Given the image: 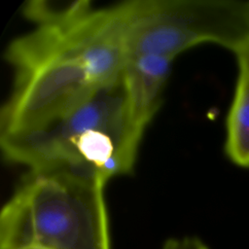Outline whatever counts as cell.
Instances as JSON below:
<instances>
[{"label":"cell","mask_w":249,"mask_h":249,"mask_svg":"<svg viewBox=\"0 0 249 249\" xmlns=\"http://www.w3.org/2000/svg\"><path fill=\"white\" fill-rule=\"evenodd\" d=\"M143 133L130 119L122 74L58 122L0 143L8 161L29 171L67 169L107 183L132 170Z\"/></svg>","instance_id":"1"},{"label":"cell","mask_w":249,"mask_h":249,"mask_svg":"<svg viewBox=\"0 0 249 249\" xmlns=\"http://www.w3.org/2000/svg\"><path fill=\"white\" fill-rule=\"evenodd\" d=\"M106 182L81 172L29 171L0 214V249H111Z\"/></svg>","instance_id":"2"},{"label":"cell","mask_w":249,"mask_h":249,"mask_svg":"<svg viewBox=\"0 0 249 249\" xmlns=\"http://www.w3.org/2000/svg\"><path fill=\"white\" fill-rule=\"evenodd\" d=\"M6 57L15 75L11 94L0 113V137L46 128L101 87L46 26L36 25L14 40Z\"/></svg>","instance_id":"3"},{"label":"cell","mask_w":249,"mask_h":249,"mask_svg":"<svg viewBox=\"0 0 249 249\" xmlns=\"http://www.w3.org/2000/svg\"><path fill=\"white\" fill-rule=\"evenodd\" d=\"M119 8L127 58H174L204 43L234 53L249 39V0H132Z\"/></svg>","instance_id":"4"},{"label":"cell","mask_w":249,"mask_h":249,"mask_svg":"<svg viewBox=\"0 0 249 249\" xmlns=\"http://www.w3.org/2000/svg\"><path fill=\"white\" fill-rule=\"evenodd\" d=\"M173 59L159 54H139L126 59L123 80L128 112L133 124L142 131L162 102Z\"/></svg>","instance_id":"5"},{"label":"cell","mask_w":249,"mask_h":249,"mask_svg":"<svg viewBox=\"0 0 249 249\" xmlns=\"http://www.w3.org/2000/svg\"><path fill=\"white\" fill-rule=\"evenodd\" d=\"M237 63L234 94L226 119L225 154L240 168H249V39L233 53Z\"/></svg>","instance_id":"6"},{"label":"cell","mask_w":249,"mask_h":249,"mask_svg":"<svg viewBox=\"0 0 249 249\" xmlns=\"http://www.w3.org/2000/svg\"><path fill=\"white\" fill-rule=\"evenodd\" d=\"M161 249H209V247L196 236H184L166 239Z\"/></svg>","instance_id":"7"},{"label":"cell","mask_w":249,"mask_h":249,"mask_svg":"<svg viewBox=\"0 0 249 249\" xmlns=\"http://www.w3.org/2000/svg\"><path fill=\"white\" fill-rule=\"evenodd\" d=\"M17 249H49V248H45V247H41V246H28V247H20V248H17Z\"/></svg>","instance_id":"8"}]
</instances>
